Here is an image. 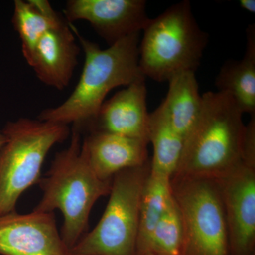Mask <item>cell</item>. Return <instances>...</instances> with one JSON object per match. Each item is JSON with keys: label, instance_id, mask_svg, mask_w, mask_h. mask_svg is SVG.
I'll list each match as a JSON object with an SVG mask.
<instances>
[{"label": "cell", "instance_id": "1", "mask_svg": "<svg viewBox=\"0 0 255 255\" xmlns=\"http://www.w3.org/2000/svg\"><path fill=\"white\" fill-rule=\"evenodd\" d=\"M70 24L85 53L82 75L70 97L58 107L41 111L38 119L64 125L73 124L74 128H80L95 119L109 92L143 76L139 67L140 33L125 37L103 50Z\"/></svg>", "mask_w": 255, "mask_h": 255}, {"label": "cell", "instance_id": "2", "mask_svg": "<svg viewBox=\"0 0 255 255\" xmlns=\"http://www.w3.org/2000/svg\"><path fill=\"white\" fill-rule=\"evenodd\" d=\"M243 115L227 92L203 94L200 113L184 138L173 176L219 179L244 164Z\"/></svg>", "mask_w": 255, "mask_h": 255}, {"label": "cell", "instance_id": "3", "mask_svg": "<svg viewBox=\"0 0 255 255\" xmlns=\"http://www.w3.org/2000/svg\"><path fill=\"white\" fill-rule=\"evenodd\" d=\"M78 129L73 128L70 145L58 152L46 177L38 184L43 196L33 211L63 216L60 236L68 250L87 233L96 201L110 195L112 181L101 180L92 171L82 147Z\"/></svg>", "mask_w": 255, "mask_h": 255}, {"label": "cell", "instance_id": "4", "mask_svg": "<svg viewBox=\"0 0 255 255\" xmlns=\"http://www.w3.org/2000/svg\"><path fill=\"white\" fill-rule=\"evenodd\" d=\"M139 45V67L143 76L168 82L177 74L195 72L208 44L190 1L184 0L150 18Z\"/></svg>", "mask_w": 255, "mask_h": 255}, {"label": "cell", "instance_id": "5", "mask_svg": "<svg viewBox=\"0 0 255 255\" xmlns=\"http://www.w3.org/2000/svg\"><path fill=\"white\" fill-rule=\"evenodd\" d=\"M6 142L0 148V215L16 211L20 196L38 184L50 149L70 136L68 125L20 118L2 129Z\"/></svg>", "mask_w": 255, "mask_h": 255}, {"label": "cell", "instance_id": "6", "mask_svg": "<svg viewBox=\"0 0 255 255\" xmlns=\"http://www.w3.org/2000/svg\"><path fill=\"white\" fill-rule=\"evenodd\" d=\"M150 171V159L114 176L100 221L69 250V255H135L140 198Z\"/></svg>", "mask_w": 255, "mask_h": 255}, {"label": "cell", "instance_id": "7", "mask_svg": "<svg viewBox=\"0 0 255 255\" xmlns=\"http://www.w3.org/2000/svg\"><path fill=\"white\" fill-rule=\"evenodd\" d=\"M171 187L184 221L183 255H230L227 223L216 179L173 176Z\"/></svg>", "mask_w": 255, "mask_h": 255}, {"label": "cell", "instance_id": "8", "mask_svg": "<svg viewBox=\"0 0 255 255\" xmlns=\"http://www.w3.org/2000/svg\"><path fill=\"white\" fill-rule=\"evenodd\" d=\"M215 179L226 215L230 255H254L255 168L242 164Z\"/></svg>", "mask_w": 255, "mask_h": 255}, {"label": "cell", "instance_id": "9", "mask_svg": "<svg viewBox=\"0 0 255 255\" xmlns=\"http://www.w3.org/2000/svg\"><path fill=\"white\" fill-rule=\"evenodd\" d=\"M145 0H70L64 14L70 23H90L110 46L145 28L150 20Z\"/></svg>", "mask_w": 255, "mask_h": 255}, {"label": "cell", "instance_id": "10", "mask_svg": "<svg viewBox=\"0 0 255 255\" xmlns=\"http://www.w3.org/2000/svg\"><path fill=\"white\" fill-rule=\"evenodd\" d=\"M0 255H69L54 213L0 215Z\"/></svg>", "mask_w": 255, "mask_h": 255}, {"label": "cell", "instance_id": "11", "mask_svg": "<svg viewBox=\"0 0 255 255\" xmlns=\"http://www.w3.org/2000/svg\"><path fill=\"white\" fill-rule=\"evenodd\" d=\"M145 77L142 76L102 104L95 119L85 126L91 132H108L149 143Z\"/></svg>", "mask_w": 255, "mask_h": 255}, {"label": "cell", "instance_id": "12", "mask_svg": "<svg viewBox=\"0 0 255 255\" xmlns=\"http://www.w3.org/2000/svg\"><path fill=\"white\" fill-rule=\"evenodd\" d=\"M80 50L70 23L63 19L42 37L29 65L42 83L65 90L78 65Z\"/></svg>", "mask_w": 255, "mask_h": 255}, {"label": "cell", "instance_id": "13", "mask_svg": "<svg viewBox=\"0 0 255 255\" xmlns=\"http://www.w3.org/2000/svg\"><path fill=\"white\" fill-rule=\"evenodd\" d=\"M148 142L108 132H91L82 141L87 161L101 180L112 181L124 169L140 167L150 160Z\"/></svg>", "mask_w": 255, "mask_h": 255}, {"label": "cell", "instance_id": "14", "mask_svg": "<svg viewBox=\"0 0 255 255\" xmlns=\"http://www.w3.org/2000/svg\"><path fill=\"white\" fill-rule=\"evenodd\" d=\"M218 91L226 92L234 99L243 114L255 115V26L247 29L244 57L228 60L220 70L216 80Z\"/></svg>", "mask_w": 255, "mask_h": 255}, {"label": "cell", "instance_id": "15", "mask_svg": "<svg viewBox=\"0 0 255 255\" xmlns=\"http://www.w3.org/2000/svg\"><path fill=\"white\" fill-rule=\"evenodd\" d=\"M195 72L177 74L169 80V90L161 104L171 125L184 138L199 117L202 103Z\"/></svg>", "mask_w": 255, "mask_h": 255}, {"label": "cell", "instance_id": "16", "mask_svg": "<svg viewBox=\"0 0 255 255\" xmlns=\"http://www.w3.org/2000/svg\"><path fill=\"white\" fill-rule=\"evenodd\" d=\"M12 24L21 41L28 65L38 42L50 28L63 20L46 0H15Z\"/></svg>", "mask_w": 255, "mask_h": 255}, {"label": "cell", "instance_id": "17", "mask_svg": "<svg viewBox=\"0 0 255 255\" xmlns=\"http://www.w3.org/2000/svg\"><path fill=\"white\" fill-rule=\"evenodd\" d=\"M173 199L171 178L150 171L142 189L135 255L147 253L156 225Z\"/></svg>", "mask_w": 255, "mask_h": 255}, {"label": "cell", "instance_id": "18", "mask_svg": "<svg viewBox=\"0 0 255 255\" xmlns=\"http://www.w3.org/2000/svg\"><path fill=\"white\" fill-rule=\"evenodd\" d=\"M148 139L153 147L150 170L172 178L180 161L184 138L171 125L162 105L150 114Z\"/></svg>", "mask_w": 255, "mask_h": 255}, {"label": "cell", "instance_id": "19", "mask_svg": "<svg viewBox=\"0 0 255 255\" xmlns=\"http://www.w3.org/2000/svg\"><path fill=\"white\" fill-rule=\"evenodd\" d=\"M184 246V221L173 197L170 205L156 225L146 254L183 255Z\"/></svg>", "mask_w": 255, "mask_h": 255}, {"label": "cell", "instance_id": "20", "mask_svg": "<svg viewBox=\"0 0 255 255\" xmlns=\"http://www.w3.org/2000/svg\"><path fill=\"white\" fill-rule=\"evenodd\" d=\"M243 163L255 168V115L251 116V120L246 125L243 142Z\"/></svg>", "mask_w": 255, "mask_h": 255}, {"label": "cell", "instance_id": "21", "mask_svg": "<svg viewBox=\"0 0 255 255\" xmlns=\"http://www.w3.org/2000/svg\"><path fill=\"white\" fill-rule=\"evenodd\" d=\"M240 4L243 9L246 10L251 14L255 13V0H241Z\"/></svg>", "mask_w": 255, "mask_h": 255}, {"label": "cell", "instance_id": "22", "mask_svg": "<svg viewBox=\"0 0 255 255\" xmlns=\"http://www.w3.org/2000/svg\"><path fill=\"white\" fill-rule=\"evenodd\" d=\"M6 142V137H5L4 132L2 130H0V148L2 147L3 145Z\"/></svg>", "mask_w": 255, "mask_h": 255}, {"label": "cell", "instance_id": "23", "mask_svg": "<svg viewBox=\"0 0 255 255\" xmlns=\"http://www.w3.org/2000/svg\"><path fill=\"white\" fill-rule=\"evenodd\" d=\"M150 255V254H145V255Z\"/></svg>", "mask_w": 255, "mask_h": 255}]
</instances>
